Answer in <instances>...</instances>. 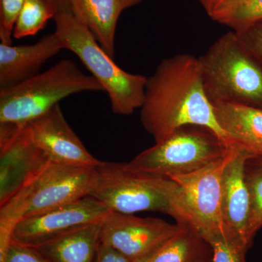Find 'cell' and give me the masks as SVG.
Masks as SVG:
<instances>
[{
    "label": "cell",
    "instance_id": "obj_1",
    "mask_svg": "<svg viewBox=\"0 0 262 262\" xmlns=\"http://www.w3.org/2000/svg\"><path fill=\"white\" fill-rule=\"evenodd\" d=\"M141 121L155 143L185 125L208 127L228 146L203 84L199 60L190 54L165 58L147 78Z\"/></svg>",
    "mask_w": 262,
    "mask_h": 262
},
{
    "label": "cell",
    "instance_id": "obj_2",
    "mask_svg": "<svg viewBox=\"0 0 262 262\" xmlns=\"http://www.w3.org/2000/svg\"><path fill=\"white\" fill-rule=\"evenodd\" d=\"M96 169L97 185L89 196L110 211L125 214L160 212L187 226L180 188L171 179L132 168L127 163L101 161Z\"/></svg>",
    "mask_w": 262,
    "mask_h": 262
},
{
    "label": "cell",
    "instance_id": "obj_3",
    "mask_svg": "<svg viewBox=\"0 0 262 262\" xmlns=\"http://www.w3.org/2000/svg\"><path fill=\"white\" fill-rule=\"evenodd\" d=\"M96 167L51 162L35 179L0 206V255L11 242L17 223L89 196L98 183Z\"/></svg>",
    "mask_w": 262,
    "mask_h": 262
},
{
    "label": "cell",
    "instance_id": "obj_4",
    "mask_svg": "<svg viewBox=\"0 0 262 262\" xmlns=\"http://www.w3.org/2000/svg\"><path fill=\"white\" fill-rule=\"evenodd\" d=\"M57 35L63 49L78 57L84 67L102 86L119 115H129L141 108L144 102L147 77L122 70L98 44L85 26L72 13L54 17Z\"/></svg>",
    "mask_w": 262,
    "mask_h": 262
},
{
    "label": "cell",
    "instance_id": "obj_5",
    "mask_svg": "<svg viewBox=\"0 0 262 262\" xmlns=\"http://www.w3.org/2000/svg\"><path fill=\"white\" fill-rule=\"evenodd\" d=\"M103 91L93 76L71 60H62L44 72L0 89V124L25 125L72 95Z\"/></svg>",
    "mask_w": 262,
    "mask_h": 262
},
{
    "label": "cell",
    "instance_id": "obj_6",
    "mask_svg": "<svg viewBox=\"0 0 262 262\" xmlns=\"http://www.w3.org/2000/svg\"><path fill=\"white\" fill-rule=\"evenodd\" d=\"M212 104L234 103L262 108V68L232 31L198 58Z\"/></svg>",
    "mask_w": 262,
    "mask_h": 262
},
{
    "label": "cell",
    "instance_id": "obj_7",
    "mask_svg": "<svg viewBox=\"0 0 262 262\" xmlns=\"http://www.w3.org/2000/svg\"><path fill=\"white\" fill-rule=\"evenodd\" d=\"M231 146L208 127L185 125L127 164L132 168L171 178L193 173L224 158Z\"/></svg>",
    "mask_w": 262,
    "mask_h": 262
},
{
    "label": "cell",
    "instance_id": "obj_8",
    "mask_svg": "<svg viewBox=\"0 0 262 262\" xmlns=\"http://www.w3.org/2000/svg\"><path fill=\"white\" fill-rule=\"evenodd\" d=\"M232 151L233 144L224 158L193 173L170 178L180 188L187 218L186 227L211 245L226 241L222 219V179Z\"/></svg>",
    "mask_w": 262,
    "mask_h": 262
},
{
    "label": "cell",
    "instance_id": "obj_9",
    "mask_svg": "<svg viewBox=\"0 0 262 262\" xmlns=\"http://www.w3.org/2000/svg\"><path fill=\"white\" fill-rule=\"evenodd\" d=\"M33 140L27 124H0V206L51 163Z\"/></svg>",
    "mask_w": 262,
    "mask_h": 262
},
{
    "label": "cell",
    "instance_id": "obj_10",
    "mask_svg": "<svg viewBox=\"0 0 262 262\" xmlns=\"http://www.w3.org/2000/svg\"><path fill=\"white\" fill-rule=\"evenodd\" d=\"M181 227L160 219L111 211L101 223L100 241L138 262L156 251Z\"/></svg>",
    "mask_w": 262,
    "mask_h": 262
},
{
    "label": "cell",
    "instance_id": "obj_11",
    "mask_svg": "<svg viewBox=\"0 0 262 262\" xmlns=\"http://www.w3.org/2000/svg\"><path fill=\"white\" fill-rule=\"evenodd\" d=\"M253 155L233 144V151L222 179V219L227 244L242 261L251 247L248 231L251 199L244 177V166Z\"/></svg>",
    "mask_w": 262,
    "mask_h": 262
},
{
    "label": "cell",
    "instance_id": "obj_12",
    "mask_svg": "<svg viewBox=\"0 0 262 262\" xmlns=\"http://www.w3.org/2000/svg\"><path fill=\"white\" fill-rule=\"evenodd\" d=\"M111 211L91 196L19 221L11 241L35 247L71 229L101 223Z\"/></svg>",
    "mask_w": 262,
    "mask_h": 262
},
{
    "label": "cell",
    "instance_id": "obj_13",
    "mask_svg": "<svg viewBox=\"0 0 262 262\" xmlns=\"http://www.w3.org/2000/svg\"><path fill=\"white\" fill-rule=\"evenodd\" d=\"M33 140L51 162L96 167L100 163L66 120L59 104L27 123Z\"/></svg>",
    "mask_w": 262,
    "mask_h": 262
},
{
    "label": "cell",
    "instance_id": "obj_14",
    "mask_svg": "<svg viewBox=\"0 0 262 262\" xmlns=\"http://www.w3.org/2000/svg\"><path fill=\"white\" fill-rule=\"evenodd\" d=\"M63 50L56 32L32 45L0 44V89L14 85L40 72L43 64Z\"/></svg>",
    "mask_w": 262,
    "mask_h": 262
},
{
    "label": "cell",
    "instance_id": "obj_15",
    "mask_svg": "<svg viewBox=\"0 0 262 262\" xmlns=\"http://www.w3.org/2000/svg\"><path fill=\"white\" fill-rule=\"evenodd\" d=\"M144 0H69L71 12L94 35L95 39L115 58V34L119 18L125 10Z\"/></svg>",
    "mask_w": 262,
    "mask_h": 262
},
{
    "label": "cell",
    "instance_id": "obj_16",
    "mask_svg": "<svg viewBox=\"0 0 262 262\" xmlns=\"http://www.w3.org/2000/svg\"><path fill=\"white\" fill-rule=\"evenodd\" d=\"M219 125L232 144L262 155V108L234 103L213 104Z\"/></svg>",
    "mask_w": 262,
    "mask_h": 262
},
{
    "label": "cell",
    "instance_id": "obj_17",
    "mask_svg": "<svg viewBox=\"0 0 262 262\" xmlns=\"http://www.w3.org/2000/svg\"><path fill=\"white\" fill-rule=\"evenodd\" d=\"M101 223L79 226L32 248L48 262H94Z\"/></svg>",
    "mask_w": 262,
    "mask_h": 262
},
{
    "label": "cell",
    "instance_id": "obj_18",
    "mask_svg": "<svg viewBox=\"0 0 262 262\" xmlns=\"http://www.w3.org/2000/svg\"><path fill=\"white\" fill-rule=\"evenodd\" d=\"M138 262H213V248L195 231L182 226L156 251Z\"/></svg>",
    "mask_w": 262,
    "mask_h": 262
},
{
    "label": "cell",
    "instance_id": "obj_19",
    "mask_svg": "<svg viewBox=\"0 0 262 262\" xmlns=\"http://www.w3.org/2000/svg\"><path fill=\"white\" fill-rule=\"evenodd\" d=\"M210 18L237 31L262 19V0H227Z\"/></svg>",
    "mask_w": 262,
    "mask_h": 262
},
{
    "label": "cell",
    "instance_id": "obj_20",
    "mask_svg": "<svg viewBox=\"0 0 262 262\" xmlns=\"http://www.w3.org/2000/svg\"><path fill=\"white\" fill-rule=\"evenodd\" d=\"M244 177L251 199L248 237L250 244L262 227V155H251L246 160Z\"/></svg>",
    "mask_w": 262,
    "mask_h": 262
},
{
    "label": "cell",
    "instance_id": "obj_21",
    "mask_svg": "<svg viewBox=\"0 0 262 262\" xmlns=\"http://www.w3.org/2000/svg\"><path fill=\"white\" fill-rule=\"evenodd\" d=\"M55 16L54 11L45 0H26L15 21L13 38L35 35Z\"/></svg>",
    "mask_w": 262,
    "mask_h": 262
},
{
    "label": "cell",
    "instance_id": "obj_22",
    "mask_svg": "<svg viewBox=\"0 0 262 262\" xmlns=\"http://www.w3.org/2000/svg\"><path fill=\"white\" fill-rule=\"evenodd\" d=\"M26 0H0V40L6 45L13 43L15 21Z\"/></svg>",
    "mask_w": 262,
    "mask_h": 262
},
{
    "label": "cell",
    "instance_id": "obj_23",
    "mask_svg": "<svg viewBox=\"0 0 262 262\" xmlns=\"http://www.w3.org/2000/svg\"><path fill=\"white\" fill-rule=\"evenodd\" d=\"M233 32L262 68V19Z\"/></svg>",
    "mask_w": 262,
    "mask_h": 262
},
{
    "label": "cell",
    "instance_id": "obj_24",
    "mask_svg": "<svg viewBox=\"0 0 262 262\" xmlns=\"http://www.w3.org/2000/svg\"><path fill=\"white\" fill-rule=\"evenodd\" d=\"M0 262H48L35 248L11 241Z\"/></svg>",
    "mask_w": 262,
    "mask_h": 262
},
{
    "label": "cell",
    "instance_id": "obj_25",
    "mask_svg": "<svg viewBox=\"0 0 262 262\" xmlns=\"http://www.w3.org/2000/svg\"><path fill=\"white\" fill-rule=\"evenodd\" d=\"M94 262H134L110 245L100 241Z\"/></svg>",
    "mask_w": 262,
    "mask_h": 262
},
{
    "label": "cell",
    "instance_id": "obj_26",
    "mask_svg": "<svg viewBox=\"0 0 262 262\" xmlns=\"http://www.w3.org/2000/svg\"><path fill=\"white\" fill-rule=\"evenodd\" d=\"M211 246L213 248V262H244L225 241H216Z\"/></svg>",
    "mask_w": 262,
    "mask_h": 262
},
{
    "label": "cell",
    "instance_id": "obj_27",
    "mask_svg": "<svg viewBox=\"0 0 262 262\" xmlns=\"http://www.w3.org/2000/svg\"><path fill=\"white\" fill-rule=\"evenodd\" d=\"M49 5L56 15L72 13L69 0H45Z\"/></svg>",
    "mask_w": 262,
    "mask_h": 262
},
{
    "label": "cell",
    "instance_id": "obj_28",
    "mask_svg": "<svg viewBox=\"0 0 262 262\" xmlns=\"http://www.w3.org/2000/svg\"><path fill=\"white\" fill-rule=\"evenodd\" d=\"M225 1L227 0H199L202 6L209 16Z\"/></svg>",
    "mask_w": 262,
    "mask_h": 262
}]
</instances>
